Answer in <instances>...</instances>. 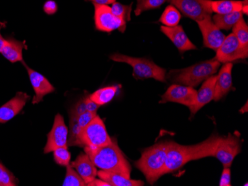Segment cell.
<instances>
[{
	"label": "cell",
	"mask_w": 248,
	"mask_h": 186,
	"mask_svg": "<svg viewBox=\"0 0 248 186\" xmlns=\"http://www.w3.org/2000/svg\"><path fill=\"white\" fill-rule=\"evenodd\" d=\"M241 151L240 139L237 135L229 134L227 137H221L213 157H217L224 168H230L234 158Z\"/></svg>",
	"instance_id": "9"
},
{
	"label": "cell",
	"mask_w": 248,
	"mask_h": 186,
	"mask_svg": "<svg viewBox=\"0 0 248 186\" xmlns=\"http://www.w3.org/2000/svg\"><path fill=\"white\" fill-rule=\"evenodd\" d=\"M96 116H97V112H86L76 116L77 122L80 127L83 129L89 123H91Z\"/></svg>",
	"instance_id": "33"
},
{
	"label": "cell",
	"mask_w": 248,
	"mask_h": 186,
	"mask_svg": "<svg viewBox=\"0 0 248 186\" xmlns=\"http://www.w3.org/2000/svg\"><path fill=\"white\" fill-rule=\"evenodd\" d=\"M85 1L92 2L94 5H108L116 2V0H85Z\"/></svg>",
	"instance_id": "38"
},
{
	"label": "cell",
	"mask_w": 248,
	"mask_h": 186,
	"mask_svg": "<svg viewBox=\"0 0 248 186\" xmlns=\"http://www.w3.org/2000/svg\"><path fill=\"white\" fill-rule=\"evenodd\" d=\"M243 18L242 12H232L226 14H216L213 16V23L221 30H229Z\"/></svg>",
	"instance_id": "23"
},
{
	"label": "cell",
	"mask_w": 248,
	"mask_h": 186,
	"mask_svg": "<svg viewBox=\"0 0 248 186\" xmlns=\"http://www.w3.org/2000/svg\"><path fill=\"white\" fill-rule=\"evenodd\" d=\"M86 111L90 112H97L100 105L92 100L89 97H86Z\"/></svg>",
	"instance_id": "37"
},
{
	"label": "cell",
	"mask_w": 248,
	"mask_h": 186,
	"mask_svg": "<svg viewBox=\"0 0 248 186\" xmlns=\"http://www.w3.org/2000/svg\"><path fill=\"white\" fill-rule=\"evenodd\" d=\"M197 91L193 87L183 85L173 84L169 87L161 97L160 102H172L186 105L188 108L196 103Z\"/></svg>",
	"instance_id": "11"
},
{
	"label": "cell",
	"mask_w": 248,
	"mask_h": 186,
	"mask_svg": "<svg viewBox=\"0 0 248 186\" xmlns=\"http://www.w3.org/2000/svg\"><path fill=\"white\" fill-rule=\"evenodd\" d=\"M248 57V48L242 45L232 33L225 37L221 46L217 51L215 59L220 63H227L238 59H245Z\"/></svg>",
	"instance_id": "8"
},
{
	"label": "cell",
	"mask_w": 248,
	"mask_h": 186,
	"mask_svg": "<svg viewBox=\"0 0 248 186\" xmlns=\"http://www.w3.org/2000/svg\"><path fill=\"white\" fill-rule=\"evenodd\" d=\"M231 175L230 168H224L219 182L220 186H231Z\"/></svg>",
	"instance_id": "36"
},
{
	"label": "cell",
	"mask_w": 248,
	"mask_h": 186,
	"mask_svg": "<svg viewBox=\"0 0 248 186\" xmlns=\"http://www.w3.org/2000/svg\"><path fill=\"white\" fill-rule=\"evenodd\" d=\"M170 142H161L142 152L141 157L135 162V166L144 174L150 184H154L164 175L167 153Z\"/></svg>",
	"instance_id": "3"
},
{
	"label": "cell",
	"mask_w": 248,
	"mask_h": 186,
	"mask_svg": "<svg viewBox=\"0 0 248 186\" xmlns=\"http://www.w3.org/2000/svg\"><path fill=\"white\" fill-rule=\"evenodd\" d=\"M232 34L245 48H248V26L243 18L232 27Z\"/></svg>",
	"instance_id": "26"
},
{
	"label": "cell",
	"mask_w": 248,
	"mask_h": 186,
	"mask_svg": "<svg viewBox=\"0 0 248 186\" xmlns=\"http://www.w3.org/2000/svg\"><path fill=\"white\" fill-rule=\"evenodd\" d=\"M53 152H54V159L56 163L65 167L69 166L71 160V154L68 151L67 147L57 148Z\"/></svg>",
	"instance_id": "32"
},
{
	"label": "cell",
	"mask_w": 248,
	"mask_h": 186,
	"mask_svg": "<svg viewBox=\"0 0 248 186\" xmlns=\"http://www.w3.org/2000/svg\"><path fill=\"white\" fill-rule=\"evenodd\" d=\"M87 186H111L109 183L107 182L104 181V180H98V179H94L93 181L88 183Z\"/></svg>",
	"instance_id": "39"
},
{
	"label": "cell",
	"mask_w": 248,
	"mask_h": 186,
	"mask_svg": "<svg viewBox=\"0 0 248 186\" xmlns=\"http://www.w3.org/2000/svg\"><path fill=\"white\" fill-rule=\"evenodd\" d=\"M63 186H86L83 179L78 172L71 166H66V175L64 180Z\"/></svg>",
	"instance_id": "30"
},
{
	"label": "cell",
	"mask_w": 248,
	"mask_h": 186,
	"mask_svg": "<svg viewBox=\"0 0 248 186\" xmlns=\"http://www.w3.org/2000/svg\"><path fill=\"white\" fill-rule=\"evenodd\" d=\"M58 5L54 0H47L43 5V11L47 15H54L57 13Z\"/></svg>",
	"instance_id": "35"
},
{
	"label": "cell",
	"mask_w": 248,
	"mask_h": 186,
	"mask_svg": "<svg viewBox=\"0 0 248 186\" xmlns=\"http://www.w3.org/2000/svg\"><path fill=\"white\" fill-rule=\"evenodd\" d=\"M216 80H217V76L213 75L210 76L205 81H204L200 89L197 91L196 103L193 106L189 107L192 116L196 114L201 108L213 100L214 92H215Z\"/></svg>",
	"instance_id": "18"
},
{
	"label": "cell",
	"mask_w": 248,
	"mask_h": 186,
	"mask_svg": "<svg viewBox=\"0 0 248 186\" xmlns=\"http://www.w3.org/2000/svg\"><path fill=\"white\" fill-rule=\"evenodd\" d=\"M182 19V14L173 5H168L160 17V23L167 27H175L178 26Z\"/></svg>",
	"instance_id": "25"
},
{
	"label": "cell",
	"mask_w": 248,
	"mask_h": 186,
	"mask_svg": "<svg viewBox=\"0 0 248 186\" xmlns=\"http://www.w3.org/2000/svg\"><path fill=\"white\" fill-rule=\"evenodd\" d=\"M24 47L23 42L18 41L13 37H8L5 39V44L0 53L11 63L22 62V51Z\"/></svg>",
	"instance_id": "20"
},
{
	"label": "cell",
	"mask_w": 248,
	"mask_h": 186,
	"mask_svg": "<svg viewBox=\"0 0 248 186\" xmlns=\"http://www.w3.org/2000/svg\"><path fill=\"white\" fill-rule=\"evenodd\" d=\"M5 27H6V23L5 22H0V52H1V50H2V47H3L5 43V39L1 34V30Z\"/></svg>",
	"instance_id": "40"
},
{
	"label": "cell",
	"mask_w": 248,
	"mask_h": 186,
	"mask_svg": "<svg viewBox=\"0 0 248 186\" xmlns=\"http://www.w3.org/2000/svg\"><path fill=\"white\" fill-rule=\"evenodd\" d=\"M197 23L203 37L204 46L217 51L226 36L213 23L211 16L197 21Z\"/></svg>",
	"instance_id": "13"
},
{
	"label": "cell",
	"mask_w": 248,
	"mask_h": 186,
	"mask_svg": "<svg viewBox=\"0 0 248 186\" xmlns=\"http://www.w3.org/2000/svg\"><path fill=\"white\" fill-rule=\"evenodd\" d=\"M68 135L69 130L65 126L62 115H56L54 124L49 134H48L47 143L44 148L45 154L52 152L61 147L68 148Z\"/></svg>",
	"instance_id": "12"
},
{
	"label": "cell",
	"mask_w": 248,
	"mask_h": 186,
	"mask_svg": "<svg viewBox=\"0 0 248 186\" xmlns=\"http://www.w3.org/2000/svg\"><path fill=\"white\" fill-rule=\"evenodd\" d=\"M119 88V86L102 87L89 96V98L97 105L101 106L111 102L116 95Z\"/></svg>",
	"instance_id": "24"
},
{
	"label": "cell",
	"mask_w": 248,
	"mask_h": 186,
	"mask_svg": "<svg viewBox=\"0 0 248 186\" xmlns=\"http://www.w3.org/2000/svg\"><path fill=\"white\" fill-rule=\"evenodd\" d=\"M81 146L90 148L105 146L112 142L108 135L104 121L96 116L91 123L82 129L79 135Z\"/></svg>",
	"instance_id": "6"
},
{
	"label": "cell",
	"mask_w": 248,
	"mask_h": 186,
	"mask_svg": "<svg viewBox=\"0 0 248 186\" xmlns=\"http://www.w3.org/2000/svg\"><path fill=\"white\" fill-rule=\"evenodd\" d=\"M18 183L15 175L0 162V186H16Z\"/></svg>",
	"instance_id": "31"
},
{
	"label": "cell",
	"mask_w": 248,
	"mask_h": 186,
	"mask_svg": "<svg viewBox=\"0 0 248 186\" xmlns=\"http://www.w3.org/2000/svg\"><path fill=\"white\" fill-rule=\"evenodd\" d=\"M109 58L115 62H123L131 65L133 69L132 75L136 80L154 79L162 83L167 81V71L156 65L150 59L132 57L121 54H111Z\"/></svg>",
	"instance_id": "5"
},
{
	"label": "cell",
	"mask_w": 248,
	"mask_h": 186,
	"mask_svg": "<svg viewBox=\"0 0 248 186\" xmlns=\"http://www.w3.org/2000/svg\"><path fill=\"white\" fill-rule=\"evenodd\" d=\"M81 130V128L77 122L76 116L70 114V131H69L70 134H69V139L68 140V145L82 147L80 140H79V135H80Z\"/></svg>",
	"instance_id": "27"
},
{
	"label": "cell",
	"mask_w": 248,
	"mask_h": 186,
	"mask_svg": "<svg viewBox=\"0 0 248 186\" xmlns=\"http://www.w3.org/2000/svg\"><path fill=\"white\" fill-rule=\"evenodd\" d=\"M220 66L221 63L214 58L185 69L170 71L166 77L175 84L194 87L215 74Z\"/></svg>",
	"instance_id": "4"
},
{
	"label": "cell",
	"mask_w": 248,
	"mask_h": 186,
	"mask_svg": "<svg viewBox=\"0 0 248 186\" xmlns=\"http://www.w3.org/2000/svg\"><path fill=\"white\" fill-rule=\"evenodd\" d=\"M221 137L213 134L201 143L188 146L170 142L167 153L164 175L181 169L189 161L213 157Z\"/></svg>",
	"instance_id": "1"
},
{
	"label": "cell",
	"mask_w": 248,
	"mask_h": 186,
	"mask_svg": "<svg viewBox=\"0 0 248 186\" xmlns=\"http://www.w3.org/2000/svg\"><path fill=\"white\" fill-rule=\"evenodd\" d=\"M132 3L131 5H123L120 2H115L111 4V12L115 16L124 20V22H129L131 19V12H132Z\"/></svg>",
	"instance_id": "29"
},
{
	"label": "cell",
	"mask_w": 248,
	"mask_h": 186,
	"mask_svg": "<svg viewBox=\"0 0 248 186\" xmlns=\"http://www.w3.org/2000/svg\"><path fill=\"white\" fill-rule=\"evenodd\" d=\"M232 64L231 62L224 63L217 76L215 92L213 100L218 102L224 96L228 94L232 86Z\"/></svg>",
	"instance_id": "17"
},
{
	"label": "cell",
	"mask_w": 248,
	"mask_h": 186,
	"mask_svg": "<svg viewBox=\"0 0 248 186\" xmlns=\"http://www.w3.org/2000/svg\"><path fill=\"white\" fill-rule=\"evenodd\" d=\"M85 153L89 155L97 169L121 173L130 178L132 168L115 139H112L111 143L105 146L96 148L85 147Z\"/></svg>",
	"instance_id": "2"
},
{
	"label": "cell",
	"mask_w": 248,
	"mask_h": 186,
	"mask_svg": "<svg viewBox=\"0 0 248 186\" xmlns=\"http://www.w3.org/2000/svg\"><path fill=\"white\" fill-rule=\"evenodd\" d=\"M185 16L197 21L211 16L207 0H167Z\"/></svg>",
	"instance_id": "10"
},
{
	"label": "cell",
	"mask_w": 248,
	"mask_h": 186,
	"mask_svg": "<svg viewBox=\"0 0 248 186\" xmlns=\"http://www.w3.org/2000/svg\"><path fill=\"white\" fill-rule=\"evenodd\" d=\"M95 29L100 31L110 32L119 30L124 33L126 29V23L115 16L108 5H94Z\"/></svg>",
	"instance_id": "7"
},
{
	"label": "cell",
	"mask_w": 248,
	"mask_h": 186,
	"mask_svg": "<svg viewBox=\"0 0 248 186\" xmlns=\"http://www.w3.org/2000/svg\"><path fill=\"white\" fill-rule=\"evenodd\" d=\"M99 178L109 183L111 186H142L144 185L141 180H132L129 177L115 172L100 170L97 172Z\"/></svg>",
	"instance_id": "21"
},
{
	"label": "cell",
	"mask_w": 248,
	"mask_h": 186,
	"mask_svg": "<svg viewBox=\"0 0 248 186\" xmlns=\"http://www.w3.org/2000/svg\"><path fill=\"white\" fill-rule=\"evenodd\" d=\"M167 0H137V6L135 10V16H139L143 12L157 9L164 5Z\"/></svg>",
	"instance_id": "28"
},
{
	"label": "cell",
	"mask_w": 248,
	"mask_h": 186,
	"mask_svg": "<svg viewBox=\"0 0 248 186\" xmlns=\"http://www.w3.org/2000/svg\"><path fill=\"white\" fill-rule=\"evenodd\" d=\"M207 3L212 13L214 12L217 14H226L232 12H242L245 1L243 2L235 0H207Z\"/></svg>",
	"instance_id": "22"
},
{
	"label": "cell",
	"mask_w": 248,
	"mask_h": 186,
	"mask_svg": "<svg viewBox=\"0 0 248 186\" xmlns=\"http://www.w3.org/2000/svg\"><path fill=\"white\" fill-rule=\"evenodd\" d=\"M22 63L27 70L31 83L33 87V91L35 92V96L33 97L32 103H39L43 101V97L45 96L54 92L55 91V88L43 75L30 69L25 62H23V61H22Z\"/></svg>",
	"instance_id": "14"
},
{
	"label": "cell",
	"mask_w": 248,
	"mask_h": 186,
	"mask_svg": "<svg viewBox=\"0 0 248 186\" xmlns=\"http://www.w3.org/2000/svg\"><path fill=\"white\" fill-rule=\"evenodd\" d=\"M161 30L163 34H165L172 41L181 54L197 49V47L188 38L182 26H177L170 28L162 26H161Z\"/></svg>",
	"instance_id": "15"
},
{
	"label": "cell",
	"mask_w": 248,
	"mask_h": 186,
	"mask_svg": "<svg viewBox=\"0 0 248 186\" xmlns=\"http://www.w3.org/2000/svg\"><path fill=\"white\" fill-rule=\"evenodd\" d=\"M30 97L26 93L17 92L13 99L0 107V123H6L24 108Z\"/></svg>",
	"instance_id": "16"
},
{
	"label": "cell",
	"mask_w": 248,
	"mask_h": 186,
	"mask_svg": "<svg viewBox=\"0 0 248 186\" xmlns=\"http://www.w3.org/2000/svg\"><path fill=\"white\" fill-rule=\"evenodd\" d=\"M71 166L78 172V174L80 175L86 186L97 177V168L86 153H81L77 159L71 163Z\"/></svg>",
	"instance_id": "19"
},
{
	"label": "cell",
	"mask_w": 248,
	"mask_h": 186,
	"mask_svg": "<svg viewBox=\"0 0 248 186\" xmlns=\"http://www.w3.org/2000/svg\"><path fill=\"white\" fill-rule=\"evenodd\" d=\"M86 112L87 111H86V97H84L75 104V106L71 109L70 114H72L75 116H78Z\"/></svg>",
	"instance_id": "34"
}]
</instances>
